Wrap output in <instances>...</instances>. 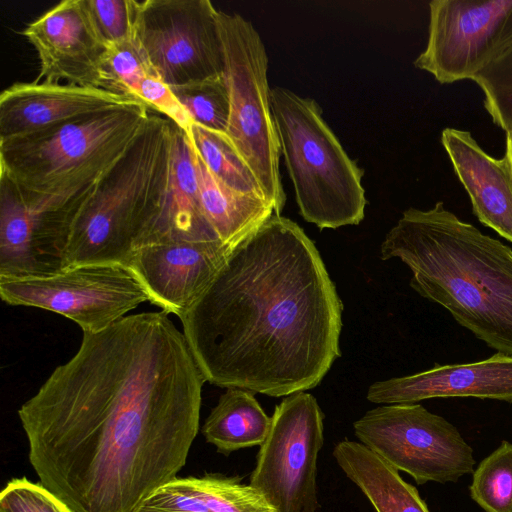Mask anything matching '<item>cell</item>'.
Here are the masks:
<instances>
[{"label":"cell","instance_id":"obj_1","mask_svg":"<svg viewBox=\"0 0 512 512\" xmlns=\"http://www.w3.org/2000/svg\"><path fill=\"white\" fill-rule=\"evenodd\" d=\"M168 315L83 332L18 410L40 483L73 512H134L186 463L206 379Z\"/></svg>","mask_w":512,"mask_h":512},{"label":"cell","instance_id":"obj_2","mask_svg":"<svg viewBox=\"0 0 512 512\" xmlns=\"http://www.w3.org/2000/svg\"><path fill=\"white\" fill-rule=\"evenodd\" d=\"M342 310L313 241L274 214L179 319L206 382L286 397L316 387L341 356Z\"/></svg>","mask_w":512,"mask_h":512},{"label":"cell","instance_id":"obj_3","mask_svg":"<svg viewBox=\"0 0 512 512\" xmlns=\"http://www.w3.org/2000/svg\"><path fill=\"white\" fill-rule=\"evenodd\" d=\"M412 272L410 286L498 353L512 355V249L438 201L408 208L380 246Z\"/></svg>","mask_w":512,"mask_h":512},{"label":"cell","instance_id":"obj_4","mask_svg":"<svg viewBox=\"0 0 512 512\" xmlns=\"http://www.w3.org/2000/svg\"><path fill=\"white\" fill-rule=\"evenodd\" d=\"M173 123L150 113L132 148L105 175L71 200L63 269L95 263L127 266L148 245L170 178Z\"/></svg>","mask_w":512,"mask_h":512},{"label":"cell","instance_id":"obj_5","mask_svg":"<svg viewBox=\"0 0 512 512\" xmlns=\"http://www.w3.org/2000/svg\"><path fill=\"white\" fill-rule=\"evenodd\" d=\"M150 109L142 102L0 141L1 175L34 211L56 210L109 172L140 137Z\"/></svg>","mask_w":512,"mask_h":512},{"label":"cell","instance_id":"obj_6","mask_svg":"<svg viewBox=\"0 0 512 512\" xmlns=\"http://www.w3.org/2000/svg\"><path fill=\"white\" fill-rule=\"evenodd\" d=\"M281 153L301 216L319 229L357 225L367 204L363 170L311 98L283 87L270 92Z\"/></svg>","mask_w":512,"mask_h":512},{"label":"cell","instance_id":"obj_7","mask_svg":"<svg viewBox=\"0 0 512 512\" xmlns=\"http://www.w3.org/2000/svg\"><path fill=\"white\" fill-rule=\"evenodd\" d=\"M218 25L224 51L223 78L230 99L226 137L254 173L275 214L281 215L286 194L266 49L253 24L243 16L218 11Z\"/></svg>","mask_w":512,"mask_h":512},{"label":"cell","instance_id":"obj_8","mask_svg":"<svg viewBox=\"0 0 512 512\" xmlns=\"http://www.w3.org/2000/svg\"><path fill=\"white\" fill-rule=\"evenodd\" d=\"M360 443L417 484L473 472V449L455 426L418 403L384 404L353 423Z\"/></svg>","mask_w":512,"mask_h":512},{"label":"cell","instance_id":"obj_9","mask_svg":"<svg viewBox=\"0 0 512 512\" xmlns=\"http://www.w3.org/2000/svg\"><path fill=\"white\" fill-rule=\"evenodd\" d=\"M0 296L13 306L35 307L74 321L82 332H100L149 301L126 265L82 264L31 277H0Z\"/></svg>","mask_w":512,"mask_h":512},{"label":"cell","instance_id":"obj_10","mask_svg":"<svg viewBox=\"0 0 512 512\" xmlns=\"http://www.w3.org/2000/svg\"><path fill=\"white\" fill-rule=\"evenodd\" d=\"M218 11L209 0L137 1L134 41L164 83L223 77Z\"/></svg>","mask_w":512,"mask_h":512},{"label":"cell","instance_id":"obj_11","mask_svg":"<svg viewBox=\"0 0 512 512\" xmlns=\"http://www.w3.org/2000/svg\"><path fill=\"white\" fill-rule=\"evenodd\" d=\"M323 420L316 398L305 391L288 395L275 406L249 484L276 512H317V460L324 444Z\"/></svg>","mask_w":512,"mask_h":512},{"label":"cell","instance_id":"obj_12","mask_svg":"<svg viewBox=\"0 0 512 512\" xmlns=\"http://www.w3.org/2000/svg\"><path fill=\"white\" fill-rule=\"evenodd\" d=\"M512 22V0H433L428 39L415 67L441 84L472 79Z\"/></svg>","mask_w":512,"mask_h":512},{"label":"cell","instance_id":"obj_13","mask_svg":"<svg viewBox=\"0 0 512 512\" xmlns=\"http://www.w3.org/2000/svg\"><path fill=\"white\" fill-rule=\"evenodd\" d=\"M39 59L36 82L109 90L105 69L108 44L88 10L86 0H64L22 31Z\"/></svg>","mask_w":512,"mask_h":512},{"label":"cell","instance_id":"obj_14","mask_svg":"<svg viewBox=\"0 0 512 512\" xmlns=\"http://www.w3.org/2000/svg\"><path fill=\"white\" fill-rule=\"evenodd\" d=\"M232 249L220 240L148 245L136 249L127 266L148 302L180 318L209 287Z\"/></svg>","mask_w":512,"mask_h":512},{"label":"cell","instance_id":"obj_15","mask_svg":"<svg viewBox=\"0 0 512 512\" xmlns=\"http://www.w3.org/2000/svg\"><path fill=\"white\" fill-rule=\"evenodd\" d=\"M135 102L140 101L101 88L17 82L0 94V141L33 135Z\"/></svg>","mask_w":512,"mask_h":512},{"label":"cell","instance_id":"obj_16","mask_svg":"<svg viewBox=\"0 0 512 512\" xmlns=\"http://www.w3.org/2000/svg\"><path fill=\"white\" fill-rule=\"evenodd\" d=\"M367 399L376 404L418 403L432 398L473 397L512 402V355L496 352L481 361L435 364L415 374L377 381Z\"/></svg>","mask_w":512,"mask_h":512},{"label":"cell","instance_id":"obj_17","mask_svg":"<svg viewBox=\"0 0 512 512\" xmlns=\"http://www.w3.org/2000/svg\"><path fill=\"white\" fill-rule=\"evenodd\" d=\"M454 172L465 188L478 220L512 242V157L488 154L467 130L445 128L441 134Z\"/></svg>","mask_w":512,"mask_h":512},{"label":"cell","instance_id":"obj_18","mask_svg":"<svg viewBox=\"0 0 512 512\" xmlns=\"http://www.w3.org/2000/svg\"><path fill=\"white\" fill-rule=\"evenodd\" d=\"M216 240L219 239L202 211L191 140L173 123L167 196L148 245Z\"/></svg>","mask_w":512,"mask_h":512},{"label":"cell","instance_id":"obj_19","mask_svg":"<svg viewBox=\"0 0 512 512\" xmlns=\"http://www.w3.org/2000/svg\"><path fill=\"white\" fill-rule=\"evenodd\" d=\"M142 506L167 512H276L250 484L218 473L176 477L157 489Z\"/></svg>","mask_w":512,"mask_h":512},{"label":"cell","instance_id":"obj_20","mask_svg":"<svg viewBox=\"0 0 512 512\" xmlns=\"http://www.w3.org/2000/svg\"><path fill=\"white\" fill-rule=\"evenodd\" d=\"M333 456L376 512H429L417 489L362 443L340 441L333 450Z\"/></svg>","mask_w":512,"mask_h":512},{"label":"cell","instance_id":"obj_21","mask_svg":"<svg viewBox=\"0 0 512 512\" xmlns=\"http://www.w3.org/2000/svg\"><path fill=\"white\" fill-rule=\"evenodd\" d=\"M192 147L203 214L218 239L234 247L274 215V208L220 182Z\"/></svg>","mask_w":512,"mask_h":512},{"label":"cell","instance_id":"obj_22","mask_svg":"<svg viewBox=\"0 0 512 512\" xmlns=\"http://www.w3.org/2000/svg\"><path fill=\"white\" fill-rule=\"evenodd\" d=\"M271 426L254 393L227 388L205 419L201 432L205 440L224 455L243 448L260 446Z\"/></svg>","mask_w":512,"mask_h":512},{"label":"cell","instance_id":"obj_23","mask_svg":"<svg viewBox=\"0 0 512 512\" xmlns=\"http://www.w3.org/2000/svg\"><path fill=\"white\" fill-rule=\"evenodd\" d=\"M186 134L216 179L238 192L268 201L254 173L226 135L213 132L195 123H192Z\"/></svg>","mask_w":512,"mask_h":512},{"label":"cell","instance_id":"obj_24","mask_svg":"<svg viewBox=\"0 0 512 512\" xmlns=\"http://www.w3.org/2000/svg\"><path fill=\"white\" fill-rule=\"evenodd\" d=\"M484 94V107L501 127L512 124V23L487 63L471 79Z\"/></svg>","mask_w":512,"mask_h":512},{"label":"cell","instance_id":"obj_25","mask_svg":"<svg viewBox=\"0 0 512 512\" xmlns=\"http://www.w3.org/2000/svg\"><path fill=\"white\" fill-rule=\"evenodd\" d=\"M470 493L486 512H512V443L502 441L480 462Z\"/></svg>","mask_w":512,"mask_h":512},{"label":"cell","instance_id":"obj_26","mask_svg":"<svg viewBox=\"0 0 512 512\" xmlns=\"http://www.w3.org/2000/svg\"><path fill=\"white\" fill-rule=\"evenodd\" d=\"M193 123L216 133H227L230 99L224 78L171 87Z\"/></svg>","mask_w":512,"mask_h":512},{"label":"cell","instance_id":"obj_27","mask_svg":"<svg viewBox=\"0 0 512 512\" xmlns=\"http://www.w3.org/2000/svg\"><path fill=\"white\" fill-rule=\"evenodd\" d=\"M105 69L109 91L138 101L142 80L147 75H156L134 40L108 45Z\"/></svg>","mask_w":512,"mask_h":512},{"label":"cell","instance_id":"obj_28","mask_svg":"<svg viewBox=\"0 0 512 512\" xmlns=\"http://www.w3.org/2000/svg\"><path fill=\"white\" fill-rule=\"evenodd\" d=\"M97 30L110 44L134 40L137 11L135 0H86Z\"/></svg>","mask_w":512,"mask_h":512},{"label":"cell","instance_id":"obj_29","mask_svg":"<svg viewBox=\"0 0 512 512\" xmlns=\"http://www.w3.org/2000/svg\"><path fill=\"white\" fill-rule=\"evenodd\" d=\"M0 512H73L41 483L11 479L0 493Z\"/></svg>","mask_w":512,"mask_h":512},{"label":"cell","instance_id":"obj_30","mask_svg":"<svg viewBox=\"0 0 512 512\" xmlns=\"http://www.w3.org/2000/svg\"><path fill=\"white\" fill-rule=\"evenodd\" d=\"M138 99L187 133L192 120L171 87L156 75H147L141 82Z\"/></svg>","mask_w":512,"mask_h":512},{"label":"cell","instance_id":"obj_31","mask_svg":"<svg viewBox=\"0 0 512 512\" xmlns=\"http://www.w3.org/2000/svg\"><path fill=\"white\" fill-rule=\"evenodd\" d=\"M506 133V150L509 151L512 157V124H506L500 127Z\"/></svg>","mask_w":512,"mask_h":512},{"label":"cell","instance_id":"obj_32","mask_svg":"<svg viewBox=\"0 0 512 512\" xmlns=\"http://www.w3.org/2000/svg\"><path fill=\"white\" fill-rule=\"evenodd\" d=\"M134 512H167V511H161V510H156V509H152V508H147V507L141 506L140 508H138Z\"/></svg>","mask_w":512,"mask_h":512}]
</instances>
